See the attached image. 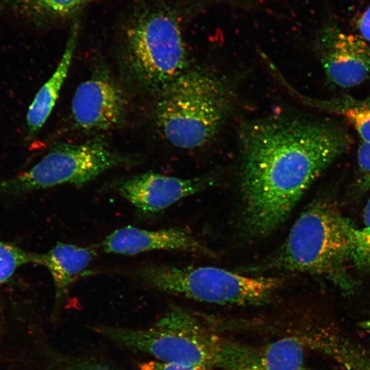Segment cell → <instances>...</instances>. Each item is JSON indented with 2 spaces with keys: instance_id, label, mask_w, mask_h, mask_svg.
<instances>
[{
  "instance_id": "ffe728a7",
  "label": "cell",
  "mask_w": 370,
  "mask_h": 370,
  "mask_svg": "<svg viewBox=\"0 0 370 370\" xmlns=\"http://www.w3.org/2000/svg\"><path fill=\"white\" fill-rule=\"evenodd\" d=\"M356 158L361 183L364 186L370 187V142L362 141Z\"/></svg>"
},
{
  "instance_id": "603a6c76",
  "label": "cell",
  "mask_w": 370,
  "mask_h": 370,
  "mask_svg": "<svg viewBox=\"0 0 370 370\" xmlns=\"http://www.w3.org/2000/svg\"><path fill=\"white\" fill-rule=\"evenodd\" d=\"M362 217L365 226L370 227V197L365 205Z\"/></svg>"
},
{
  "instance_id": "44dd1931",
  "label": "cell",
  "mask_w": 370,
  "mask_h": 370,
  "mask_svg": "<svg viewBox=\"0 0 370 370\" xmlns=\"http://www.w3.org/2000/svg\"><path fill=\"white\" fill-rule=\"evenodd\" d=\"M140 370H210L207 368L176 362L151 360L140 365Z\"/></svg>"
},
{
  "instance_id": "277c9868",
  "label": "cell",
  "mask_w": 370,
  "mask_h": 370,
  "mask_svg": "<svg viewBox=\"0 0 370 370\" xmlns=\"http://www.w3.org/2000/svg\"><path fill=\"white\" fill-rule=\"evenodd\" d=\"M157 95V126L170 144L184 149L200 148L211 142L232 106L227 84L200 70H186Z\"/></svg>"
},
{
  "instance_id": "5bb4252c",
  "label": "cell",
  "mask_w": 370,
  "mask_h": 370,
  "mask_svg": "<svg viewBox=\"0 0 370 370\" xmlns=\"http://www.w3.org/2000/svg\"><path fill=\"white\" fill-rule=\"evenodd\" d=\"M304 344L299 337H285L256 347L237 370H304Z\"/></svg>"
},
{
  "instance_id": "2e32d148",
  "label": "cell",
  "mask_w": 370,
  "mask_h": 370,
  "mask_svg": "<svg viewBox=\"0 0 370 370\" xmlns=\"http://www.w3.org/2000/svg\"><path fill=\"white\" fill-rule=\"evenodd\" d=\"M324 106L343 116L352 123L362 141L370 142V101L347 99L327 101Z\"/></svg>"
},
{
  "instance_id": "e0dca14e",
  "label": "cell",
  "mask_w": 370,
  "mask_h": 370,
  "mask_svg": "<svg viewBox=\"0 0 370 370\" xmlns=\"http://www.w3.org/2000/svg\"><path fill=\"white\" fill-rule=\"evenodd\" d=\"M30 263H39V254L0 241V284L7 282L20 267Z\"/></svg>"
},
{
  "instance_id": "4fadbf2b",
  "label": "cell",
  "mask_w": 370,
  "mask_h": 370,
  "mask_svg": "<svg viewBox=\"0 0 370 370\" xmlns=\"http://www.w3.org/2000/svg\"><path fill=\"white\" fill-rule=\"evenodd\" d=\"M93 249L58 243L47 253L39 254L38 264L45 266L52 277L56 303L64 298L71 285L92 262L95 254Z\"/></svg>"
},
{
  "instance_id": "8fae6325",
  "label": "cell",
  "mask_w": 370,
  "mask_h": 370,
  "mask_svg": "<svg viewBox=\"0 0 370 370\" xmlns=\"http://www.w3.org/2000/svg\"><path fill=\"white\" fill-rule=\"evenodd\" d=\"M103 252L125 256L157 250L184 251L212 256V251L184 230H149L134 226L116 229L99 244Z\"/></svg>"
},
{
  "instance_id": "7c38bea8",
  "label": "cell",
  "mask_w": 370,
  "mask_h": 370,
  "mask_svg": "<svg viewBox=\"0 0 370 370\" xmlns=\"http://www.w3.org/2000/svg\"><path fill=\"white\" fill-rule=\"evenodd\" d=\"M78 25L73 24L64 53L51 76L41 86L29 106L26 115V132L34 137L49 118L67 77L76 48Z\"/></svg>"
},
{
  "instance_id": "52a82bcc",
  "label": "cell",
  "mask_w": 370,
  "mask_h": 370,
  "mask_svg": "<svg viewBox=\"0 0 370 370\" xmlns=\"http://www.w3.org/2000/svg\"><path fill=\"white\" fill-rule=\"evenodd\" d=\"M128 162L101 140L58 144L27 171L0 180V195L19 197L62 184L80 187Z\"/></svg>"
},
{
  "instance_id": "6da1fadb",
  "label": "cell",
  "mask_w": 370,
  "mask_h": 370,
  "mask_svg": "<svg viewBox=\"0 0 370 370\" xmlns=\"http://www.w3.org/2000/svg\"><path fill=\"white\" fill-rule=\"evenodd\" d=\"M240 140L243 225L256 237L270 234L286 220L350 141L332 123L282 117L244 123Z\"/></svg>"
},
{
  "instance_id": "9c48e42d",
  "label": "cell",
  "mask_w": 370,
  "mask_h": 370,
  "mask_svg": "<svg viewBox=\"0 0 370 370\" xmlns=\"http://www.w3.org/2000/svg\"><path fill=\"white\" fill-rule=\"evenodd\" d=\"M214 181L211 175L185 179L149 172L121 180L116 189L138 210L156 213L210 187Z\"/></svg>"
},
{
  "instance_id": "cb8c5ba5",
  "label": "cell",
  "mask_w": 370,
  "mask_h": 370,
  "mask_svg": "<svg viewBox=\"0 0 370 370\" xmlns=\"http://www.w3.org/2000/svg\"><path fill=\"white\" fill-rule=\"evenodd\" d=\"M362 327L364 328L367 331L370 332V319L363 322V323L362 324Z\"/></svg>"
},
{
  "instance_id": "30bf717a",
  "label": "cell",
  "mask_w": 370,
  "mask_h": 370,
  "mask_svg": "<svg viewBox=\"0 0 370 370\" xmlns=\"http://www.w3.org/2000/svg\"><path fill=\"white\" fill-rule=\"evenodd\" d=\"M321 63L327 77L341 88L362 84L370 74V44L359 35L327 30L319 40Z\"/></svg>"
},
{
  "instance_id": "3957f363",
  "label": "cell",
  "mask_w": 370,
  "mask_h": 370,
  "mask_svg": "<svg viewBox=\"0 0 370 370\" xmlns=\"http://www.w3.org/2000/svg\"><path fill=\"white\" fill-rule=\"evenodd\" d=\"M354 228L332 205L314 201L301 213L281 247L253 270L321 275L349 288L347 266Z\"/></svg>"
},
{
  "instance_id": "7a4b0ae2",
  "label": "cell",
  "mask_w": 370,
  "mask_h": 370,
  "mask_svg": "<svg viewBox=\"0 0 370 370\" xmlns=\"http://www.w3.org/2000/svg\"><path fill=\"white\" fill-rule=\"evenodd\" d=\"M97 331L123 347L149 354L156 360L210 370H237L256 349L217 334L180 308L167 312L146 329L101 326Z\"/></svg>"
},
{
  "instance_id": "9a60e30c",
  "label": "cell",
  "mask_w": 370,
  "mask_h": 370,
  "mask_svg": "<svg viewBox=\"0 0 370 370\" xmlns=\"http://www.w3.org/2000/svg\"><path fill=\"white\" fill-rule=\"evenodd\" d=\"M91 0H0L3 6L17 16L34 21L69 16Z\"/></svg>"
},
{
  "instance_id": "d6986e66",
  "label": "cell",
  "mask_w": 370,
  "mask_h": 370,
  "mask_svg": "<svg viewBox=\"0 0 370 370\" xmlns=\"http://www.w3.org/2000/svg\"><path fill=\"white\" fill-rule=\"evenodd\" d=\"M57 370H116L95 359L57 356L55 358Z\"/></svg>"
},
{
  "instance_id": "ba28073f",
  "label": "cell",
  "mask_w": 370,
  "mask_h": 370,
  "mask_svg": "<svg viewBox=\"0 0 370 370\" xmlns=\"http://www.w3.org/2000/svg\"><path fill=\"white\" fill-rule=\"evenodd\" d=\"M125 108V100L118 84L107 69L99 67L77 88L71 115L78 128L103 132L121 123Z\"/></svg>"
},
{
  "instance_id": "5b68a950",
  "label": "cell",
  "mask_w": 370,
  "mask_h": 370,
  "mask_svg": "<svg viewBox=\"0 0 370 370\" xmlns=\"http://www.w3.org/2000/svg\"><path fill=\"white\" fill-rule=\"evenodd\" d=\"M123 67L143 90L157 95L187 70V54L178 23L163 10L142 14L125 31Z\"/></svg>"
},
{
  "instance_id": "ac0fdd59",
  "label": "cell",
  "mask_w": 370,
  "mask_h": 370,
  "mask_svg": "<svg viewBox=\"0 0 370 370\" xmlns=\"http://www.w3.org/2000/svg\"><path fill=\"white\" fill-rule=\"evenodd\" d=\"M351 261L360 267L370 269V227H355L352 238Z\"/></svg>"
},
{
  "instance_id": "7402d4cb",
  "label": "cell",
  "mask_w": 370,
  "mask_h": 370,
  "mask_svg": "<svg viewBox=\"0 0 370 370\" xmlns=\"http://www.w3.org/2000/svg\"><path fill=\"white\" fill-rule=\"evenodd\" d=\"M358 35L370 44V5L356 21Z\"/></svg>"
},
{
  "instance_id": "8992f818",
  "label": "cell",
  "mask_w": 370,
  "mask_h": 370,
  "mask_svg": "<svg viewBox=\"0 0 370 370\" xmlns=\"http://www.w3.org/2000/svg\"><path fill=\"white\" fill-rule=\"evenodd\" d=\"M141 280L162 292L216 304L259 305L270 300L282 285L277 277H250L213 267L149 265Z\"/></svg>"
}]
</instances>
